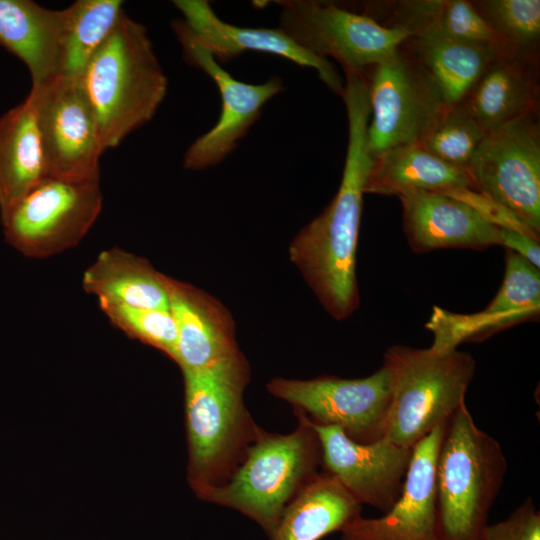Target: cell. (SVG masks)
<instances>
[{
	"label": "cell",
	"mask_w": 540,
	"mask_h": 540,
	"mask_svg": "<svg viewBox=\"0 0 540 540\" xmlns=\"http://www.w3.org/2000/svg\"><path fill=\"white\" fill-rule=\"evenodd\" d=\"M341 97L347 111L348 143L339 188L289 246L290 260L336 320L351 316L360 303L356 249L364 186L374 160L367 145L371 109L366 75L345 74Z\"/></svg>",
	"instance_id": "obj_1"
},
{
	"label": "cell",
	"mask_w": 540,
	"mask_h": 540,
	"mask_svg": "<svg viewBox=\"0 0 540 540\" xmlns=\"http://www.w3.org/2000/svg\"><path fill=\"white\" fill-rule=\"evenodd\" d=\"M181 371L188 441L187 479L201 498L231 477L261 428L244 404L250 369L241 351L212 366Z\"/></svg>",
	"instance_id": "obj_2"
},
{
	"label": "cell",
	"mask_w": 540,
	"mask_h": 540,
	"mask_svg": "<svg viewBox=\"0 0 540 540\" xmlns=\"http://www.w3.org/2000/svg\"><path fill=\"white\" fill-rule=\"evenodd\" d=\"M79 79L95 115L103 152L148 123L168 88L147 28L125 12Z\"/></svg>",
	"instance_id": "obj_3"
},
{
	"label": "cell",
	"mask_w": 540,
	"mask_h": 540,
	"mask_svg": "<svg viewBox=\"0 0 540 540\" xmlns=\"http://www.w3.org/2000/svg\"><path fill=\"white\" fill-rule=\"evenodd\" d=\"M507 460L464 402L447 422L435 468L438 540H483Z\"/></svg>",
	"instance_id": "obj_4"
},
{
	"label": "cell",
	"mask_w": 540,
	"mask_h": 540,
	"mask_svg": "<svg viewBox=\"0 0 540 540\" xmlns=\"http://www.w3.org/2000/svg\"><path fill=\"white\" fill-rule=\"evenodd\" d=\"M294 411L298 419L295 430L276 434L261 428L231 477L201 497L241 512L269 538L284 509L322 468L321 445L313 423L302 411Z\"/></svg>",
	"instance_id": "obj_5"
},
{
	"label": "cell",
	"mask_w": 540,
	"mask_h": 540,
	"mask_svg": "<svg viewBox=\"0 0 540 540\" xmlns=\"http://www.w3.org/2000/svg\"><path fill=\"white\" fill-rule=\"evenodd\" d=\"M390 380L384 436L412 449L436 426L447 423L465 402L474 358L457 348L437 350L393 345L382 364Z\"/></svg>",
	"instance_id": "obj_6"
},
{
	"label": "cell",
	"mask_w": 540,
	"mask_h": 540,
	"mask_svg": "<svg viewBox=\"0 0 540 540\" xmlns=\"http://www.w3.org/2000/svg\"><path fill=\"white\" fill-rule=\"evenodd\" d=\"M279 28L301 48L333 58L344 73H367L389 59L412 33L330 1H276Z\"/></svg>",
	"instance_id": "obj_7"
},
{
	"label": "cell",
	"mask_w": 540,
	"mask_h": 540,
	"mask_svg": "<svg viewBox=\"0 0 540 540\" xmlns=\"http://www.w3.org/2000/svg\"><path fill=\"white\" fill-rule=\"evenodd\" d=\"M100 177H46L4 216L5 241L29 258H46L76 246L101 213Z\"/></svg>",
	"instance_id": "obj_8"
},
{
	"label": "cell",
	"mask_w": 540,
	"mask_h": 540,
	"mask_svg": "<svg viewBox=\"0 0 540 540\" xmlns=\"http://www.w3.org/2000/svg\"><path fill=\"white\" fill-rule=\"evenodd\" d=\"M467 171L475 189L540 233V127L538 113L486 134Z\"/></svg>",
	"instance_id": "obj_9"
},
{
	"label": "cell",
	"mask_w": 540,
	"mask_h": 540,
	"mask_svg": "<svg viewBox=\"0 0 540 540\" xmlns=\"http://www.w3.org/2000/svg\"><path fill=\"white\" fill-rule=\"evenodd\" d=\"M373 158L395 147L420 144L447 108L424 70L404 48L367 72Z\"/></svg>",
	"instance_id": "obj_10"
},
{
	"label": "cell",
	"mask_w": 540,
	"mask_h": 540,
	"mask_svg": "<svg viewBox=\"0 0 540 540\" xmlns=\"http://www.w3.org/2000/svg\"><path fill=\"white\" fill-rule=\"evenodd\" d=\"M36 112L48 177H100L103 153L91 104L77 76L58 75L29 94Z\"/></svg>",
	"instance_id": "obj_11"
},
{
	"label": "cell",
	"mask_w": 540,
	"mask_h": 540,
	"mask_svg": "<svg viewBox=\"0 0 540 540\" xmlns=\"http://www.w3.org/2000/svg\"><path fill=\"white\" fill-rule=\"evenodd\" d=\"M273 396L290 403L316 424L339 426L352 440L371 443L384 436L390 380L382 365L357 379L320 376L308 380L277 377L267 384Z\"/></svg>",
	"instance_id": "obj_12"
},
{
	"label": "cell",
	"mask_w": 540,
	"mask_h": 540,
	"mask_svg": "<svg viewBox=\"0 0 540 540\" xmlns=\"http://www.w3.org/2000/svg\"><path fill=\"white\" fill-rule=\"evenodd\" d=\"M171 27L185 60L212 79L221 97L217 122L190 144L183 157L184 168L204 170L220 164L236 149L260 118L264 105L285 87L278 76L259 84L236 79L196 41L182 18L173 20Z\"/></svg>",
	"instance_id": "obj_13"
},
{
	"label": "cell",
	"mask_w": 540,
	"mask_h": 540,
	"mask_svg": "<svg viewBox=\"0 0 540 540\" xmlns=\"http://www.w3.org/2000/svg\"><path fill=\"white\" fill-rule=\"evenodd\" d=\"M312 423L321 445L322 470L362 505L389 511L401 496L413 448L399 446L386 437L359 443L339 426Z\"/></svg>",
	"instance_id": "obj_14"
},
{
	"label": "cell",
	"mask_w": 540,
	"mask_h": 540,
	"mask_svg": "<svg viewBox=\"0 0 540 540\" xmlns=\"http://www.w3.org/2000/svg\"><path fill=\"white\" fill-rule=\"evenodd\" d=\"M539 312V269L518 253L505 249L504 278L492 301L472 314L434 307L426 324L433 333L430 347L447 350L464 342L482 341L513 325L536 320Z\"/></svg>",
	"instance_id": "obj_15"
},
{
	"label": "cell",
	"mask_w": 540,
	"mask_h": 540,
	"mask_svg": "<svg viewBox=\"0 0 540 540\" xmlns=\"http://www.w3.org/2000/svg\"><path fill=\"white\" fill-rule=\"evenodd\" d=\"M447 423L413 446L400 498L382 516L351 519L339 540H438L435 468Z\"/></svg>",
	"instance_id": "obj_16"
},
{
	"label": "cell",
	"mask_w": 540,
	"mask_h": 540,
	"mask_svg": "<svg viewBox=\"0 0 540 540\" xmlns=\"http://www.w3.org/2000/svg\"><path fill=\"white\" fill-rule=\"evenodd\" d=\"M173 4L196 41L219 64L228 63L245 52L273 54L314 69L332 92L342 96L344 84L333 64L301 48L279 27L254 28L227 23L205 0H175Z\"/></svg>",
	"instance_id": "obj_17"
},
{
	"label": "cell",
	"mask_w": 540,
	"mask_h": 540,
	"mask_svg": "<svg viewBox=\"0 0 540 540\" xmlns=\"http://www.w3.org/2000/svg\"><path fill=\"white\" fill-rule=\"evenodd\" d=\"M397 198L402 205L403 230L415 253L446 248L484 250L501 245V228L455 197L422 190Z\"/></svg>",
	"instance_id": "obj_18"
},
{
	"label": "cell",
	"mask_w": 540,
	"mask_h": 540,
	"mask_svg": "<svg viewBox=\"0 0 540 540\" xmlns=\"http://www.w3.org/2000/svg\"><path fill=\"white\" fill-rule=\"evenodd\" d=\"M165 284L177 328L174 361L181 370L206 368L240 352L234 321L221 302L167 275Z\"/></svg>",
	"instance_id": "obj_19"
},
{
	"label": "cell",
	"mask_w": 540,
	"mask_h": 540,
	"mask_svg": "<svg viewBox=\"0 0 540 540\" xmlns=\"http://www.w3.org/2000/svg\"><path fill=\"white\" fill-rule=\"evenodd\" d=\"M536 57L498 53L463 100L487 133L521 116L538 112Z\"/></svg>",
	"instance_id": "obj_20"
},
{
	"label": "cell",
	"mask_w": 540,
	"mask_h": 540,
	"mask_svg": "<svg viewBox=\"0 0 540 540\" xmlns=\"http://www.w3.org/2000/svg\"><path fill=\"white\" fill-rule=\"evenodd\" d=\"M65 14L31 0H0V46L28 68L32 86L61 75Z\"/></svg>",
	"instance_id": "obj_21"
},
{
	"label": "cell",
	"mask_w": 540,
	"mask_h": 540,
	"mask_svg": "<svg viewBox=\"0 0 540 540\" xmlns=\"http://www.w3.org/2000/svg\"><path fill=\"white\" fill-rule=\"evenodd\" d=\"M48 177L31 97L0 117V217Z\"/></svg>",
	"instance_id": "obj_22"
},
{
	"label": "cell",
	"mask_w": 540,
	"mask_h": 540,
	"mask_svg": "<svg viewBox=\"0 0 540 540\" xmlns=\"http://www.w3.org/2000/svg\"><path fill=\"white\" fill-rule=\"evenodd\" d=\"M403 46L424 70L446 107L462 103L489 62L505 51L435 34L412 36Z\"/></svg>",
	"instance_id": "obj_23"
},
{
	"label": "cell",
	"mask_w": 540,
	"mask_h": 540,
	"mask_svg": "<svg viewBox=\"0 0 540 540\" xmlns=\"http://www.w3.org/2000/svg\"><path fill=\"white\" fill-rule=\"evenodd\" d=\"M475 189L467 169L448 164L420 144L404 145L376 156L364 194L398 196L410 191L447 192Z\"/></svg>",
	"instance_id": "obj_24"
},
{
	"label": "cell",
	"mask_w": 540,
	"mask_h": 540,
	"mask_svg": "<svg viewBox=\"0 0 540 540\" xmlns=\"http://www.w3.org/2000/svg\"><path fill=\"white\" fill-rule=\"evenodd\" d=\"M82 287L98 300L170 310L165 275L147 259L120 248L97 255L84 271Z\"/></svg>",
	"instance_id": "obj_25"
},
{
	"label": "cell",
	"mask_w": 540,
	"mask_h": 540,
	"mask_svg": "<svg viewBox=\"0 0 540 540\" xmlns=\"http://www.w3.org/2000/svg\"><path fill=\"white\" fill-rule=\"evenodd\" d=\"M362 504L321 471L284 509L271 540H320L361 514Z\"/></svg>",
	"instance_id": "obj_26"
},
{
	"label": "cell",
	"mask_w": 540,
	"mask_h": 540,
	"mask_svg": "<svg viewBox=\"0 0 540 540\" xmlns=\"http://www.w3.org/2000/svg\"><path fill=\"white\" fill-rule=\"evenodd\" d=\"M388 26L407 29L412 36L435 34L510 51L472 2L466 0H409L385 5Z\"/></svg>",
	"instance_id": "obj_27"
},
{
	"label": "cell",
	"mask_w": 540,
	"mask_h": 540,
	"mask_svg": "<svg viewBox=\"0 0 540 540\" xmlns=\"http://www.w3.org/2000/svg\"><path fill=\"white\" fill-rule=\"evenodd\" d=\"M122 7L119 0H77L64 9L61 75L82 74L118 24Z\"/></svg>",
	"instance_id": "obj_28"
},
{
	"label": "cell",
	"mask_w": 540,
	"mask_h": 540,
	"mask_svg": "<svg viewBox=\"0 0 540 540\" xmlns=\"http://www.w3.org/2000/svg\"><path fill=\"white\" fill-rule=\"evenodd\" d=\"M472 4L511 52L536 57L540 39L539 0H482Z\"/></svg>",
	"instance_id": "obj_29"
},
{
	"label": "cell",
	"mask_w": 540,
	"mask_h": 540,
	"mask_svg": "<svg viewBox=\"0 0 540 540\" xmlns=\"http://www.w3.org/2000/svg\"><path fill=\"white\" fill-rule=\"evenodd\" d=\"M486 136L463 103L447 107L420 145L438 159L464 169Z\"/></svg>",
	"instance_id": "obj_30"
},
{
	"label": "cell",
	"mask_w": 540,
	"mask_h": 540,
	"mask_svg": "<svg viewBox=\"0 0 540 540\" xmlns=\"http://www.w3.org/2000/svg\"><path fill=\"white\" fill-rule=\"evenodd\" d=\"M110 323L130 338L152 346L175 359L177 328L170 310L130 306L98 300Z\"/></svg>",
	"instance_id": "obj_31"
},
{
	"label": "cell",
	"mask_w": 540,
	"mask_h": 540,
	"mask_svg": "<svg viewBox=\"0 0 540 540\" xmlns=\"http://www.w3.org/2000/svg\"><path fill=\"white\" fill-rule=\"evenodd\" d=\"M483 540H540V512L528 497L506 519L488 524Z\"/></svg>",
	"instance_id": "obj_32"
},
{
	"label": "cell",
	"mask_w": 540,
	"mask_h": 540,
	"mask_svg": "<svg viewBox=\"0 0 540 540\" xmlns=\"http://www.w3.org/2000/svg\"><path fill=\"white\" fill-rule=\"evenodd\" d=\"M501 246L518 253L539 269V241L524 233L501 228Z\"/></svg>",
	"instance_id": "obj_33"
}]
</instances>
